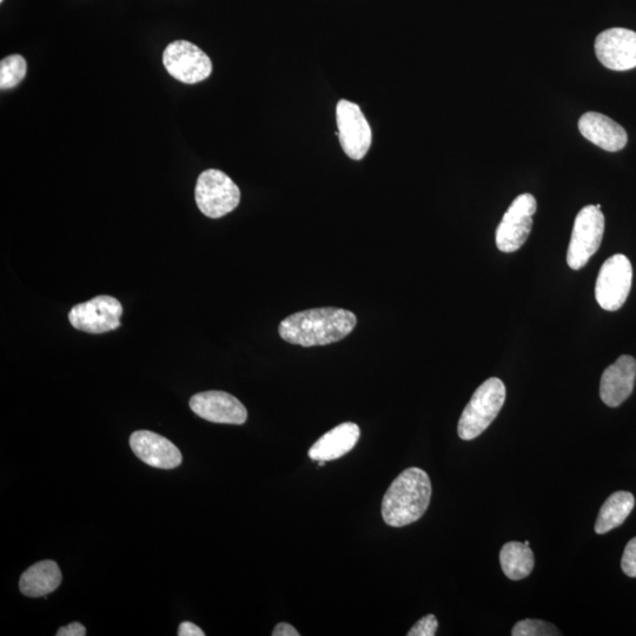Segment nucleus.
I'll return each instance as SVG.
<instances>
[{
	"mask_svg": "<svg viewBox=\"0 0 636 636\" xmlns=\"http://www.w3.org/2000/svg\"><path fill=\"white\" fill-rule=\"evenodd\" d=\"M357 317L341 308H317L284 318L278 327L282 339L301 347L327 346L351 334Z\"/></svg>",
	"mask_w": 636,
	"mask_h": 636,
	"instance_id": "nucleus-1",
	"label": "nucleus"
},
{
	"mask_svg": "<svg viewBox=\"0 0 636 636\" xmlns=\"http://www.w3.org/2000/svg\"><path fill=\"white\" fill-rule=\"evenodd\" d=\"M432 499V482L424 470L409 468L393 481L382 500V516L390 527H404L420 520Z\"/></svg>",
	"mask_w": 636,
	"mask_h": 636,
	"instance_id": "nucleus-2",
	"label": "nucleus"
},
{
	"mask_svg": "<svg viewBox=\"0 0 636 636\" xmlns=\"http://www.w3.org/2000/svg\"><path fill=\"white\" fill-rule=\"evenodd\" d=\"M506 401V387L498 377L483 382L476 389L460 417L457 433L460 439L470 441L476 439L498 417Z\"/></svg>",
	"mask_w": 636,
	"mask_h": 636,
	"instance_id": "nucleus-3",
	"label": "nucleus"
},
{
	"mask_svg": "<svg viewBox=\"0 0 636 636\" xmlns=\"http://www.w3.org/2000/svg\"><path fill=\"white\" fill-rule=\"evenodd\" d=\"M195 198L203 215L221 218L240 204L241 191L224 172L210 169L198 177Z\"/></svg>",
	"mask_w": 636,
	"mask_h": 636,
	"instance_id": "nucleus-4",
	"label": "nucleus"
},
{
	"mask_svg": "<svg viewBox=\"0 0 636 636\" xmlns=\"http://www.w3.org/2000/svg\"><path fill=\"white\" fill-rule=\"evenodd\" d=\"M605 233V216L596 205H587L575 218L567 251L569 268L580 270L599 250Z\"/></svg>",
	"mask_w": 636,
	"mask_h": 636,
	"instance_id": "nucleus-5",
	"label": "nucleus"
},
{
	"mask_svg": "<svg viewBox=\"0 0 636 636\" xmlns=\"http://www.w3.org/2000/svg\"><path fill=\"white\" fill-rule=\"evenodd\" d=\"M633 283V267L625 255H614L602 265L595 284V298L607 311L624 306Z\"/></svg>",
	"mask_w": 636,
	"mask_h": 636,
	"instance_id": "nucleus-6",
	"label": "nucleus"
},
{
	"mask_svg": "<svg viewBox=\"0 0 636 636\" xmlns=\"http://www.w3.org/2000/svg\"><path fill=\"white\" fill-rule=\"evenodd\" d=\"M536 210L538 203L533 195L522 194L515 198L496 230V247L502 253H514L526 243Z\"/></svg>",
	"mask_w": 636,
	"mask_h": 636,
	"instance_id": "nucleus-7",
	"label": "nucleus"
},
{
	"mask_svg": "<svg viewBox=\"0 0 636 636\" xmlns=\"http://www.w3.org/2000/svg\"><path fill=\"white\" fill-rule=\"evenodd\" d=\"M123 307L111 296H97L77 304L69 313L71 326L89 334H105L121 327Z\"/></svg>",
	"mask_w": 636,
	"mask_h": 636,
	"instance_id": "nucleus-8",
	"label": "nucleus"
},
{
	"mask_svg": "<svg viewBox=\"0 0 636 636\" xmlns=\"http://www.w3.org/2000/svg\"><path fill=\"white\" fill-rule=\"evenodd\" d=\"M163 64L172 77L185 84L203 82L212 72L207 53L187 41L169 44L163 53Z\"/></svg>",
	"mask_w": 636,
	"mask_h": 636,
	"instance_id": "nucleus-9",
	"label": "nucleus"
},
{
	"mask_svg": "<svg viewBox=\"0 0 636 636\" xmlns=\"http://www.w3.org/2000/svg\"><path fill=\"white\" fill-rule=\"evenodd\" d=\"M336 135L340 137L342 149L355 161L366 157L373 141V132L360 106L342 99L336 108Z\"/></svg>",
	"mask_w": 636,
	"mask_h": 636,
	"instance_id": "nucleus-10",
	"label": "nucleus"
},
{
	"mask_svg": "<svg viewBox=\"0 0 636 636\" xmlns=\"http://www.w3.org/2000/svg\"><path fill=\"white\" fill-rule=\"evenodd\" d=\"M600 63L613 71L636 68V32L614 28L601 32L595 41Z\"/></svg>",
	"mask_w": 636,
	"mask_h": 636,
	"instance_id": "nucleus-11",
	"label": "nucleus"
},
{
	"mask_svg": "<svg viewBox=\"0 0 636 636\" xmlns=\"http://www.w3.org/2000/svg\"><path fill=\"white\" fill-rule=\"evenodd\" d=\"M190 408L203 420L222 424H244L247 408L235 396L224 392H204L191 397Z\"/></svg>",
	"mask_w": 636,
	"mask_h": 636,
	"instance_id": "nucleus-12",
	"label": "nucleus"
},
{
	"mask_svg": "<svg viewBox=\"0 0 636 636\" xmlns=\"http://www.w3.org/2000/svg\"><path fill=\"white\" fill-rule=\"evenodd\" d=\"M132 452L147 465L159 469H174L183 457L174 443L148 430H138L130 437Z\"/></svg>",
	"mask_w": 636,
	"mask_h": 636,
	"instance_id": "nucleus-13",
	"label": "nucleus"
},
{
	"mask_svg": "<svg viewBox=\"0 0 636 636\" xmlns=\"http://www.w3.org/2000/svg\"><path fill=\"white\" fill-rule=\"evenodd\" d=\"M636 379V360L633 356L622 355L602 374L600 397L606 406H621L632 395Z\"/></svg>",
	"mask_w": 636,
	"mask_h": 636,
	"instance_id": "nucleus-14",
	"label": "nucleus"
},
{
	"mask_svg": "<svg viewBox=\"0 0 636 636\" xmlns=\"http://www.w3.org/2000/svg\"><path fill=\"white\" fill-rule=\"evenodd\" d=\"M581 135L601 149L616 152L628 142L627 132L620 124L599 112H587L579 121Z\"/></svg>",
	"mask_w": 636,
	"mask_h": 636,
	"instance_id": "nucleus-15",
	"label": "nucleus"
},
{
	"mask_svg": "<svg viewBox=\"0 0 636 636\" xmlns=\"http://www.w3.org/2000/svg\"><path fill=\"white\" fill-rule=\"evenodd\" d=\"M360 428L353 422H346L331 429L318 439L309 449L311 460L329 462L340 459L353 450L360 439Z\"/></svg>",
	"mask_w": 636,
	"mask_h": 636,
	"instance_id": "nucleus-16",
	"label": "nucleus"
},
{
	"mask_svg": "<svg viewBox=\"0 0 636 636\" xmlns=\"http://www.w3.org/2000/svg\"><path fill=\"white\" fill-rule=\"evenodd\" d=\"M62 579V572L57 563L45 560L36 563L23 573L19 588L30 598H41L55 592L61 585Z\"/></svg>",
	"mask_w": 636,
	"mask_h": 636,
	"instance_id": "nucleus-17",
	"label": "nucleus"
},
{
	"mask_svg": "<svg viewBox=\"0 0 636 636\" xmlns=\"http://www.w3.org/2000/svg\"><path fill=\"white\" fill-rule=\"evenodd\" d=\"M635 506L634 495L629 492H616L609 496L600 509L595 523V532L606 534L618 528L626 521Z\"/></svg>",
	"mask_w": 636,
	"mask_h": 636,
	"instance_id": "nucleus-18",
	"label": "nucleus"
},
{
	"mask_svg": "<svg viewBox=\"0 0 636 636\" xmlns=\"http://www.w3.org/2000/svg\"><path fill=\"white\" fill-rule=\"evenodd\" d=\"M500 562L507 578L519 581L532 573L535 565L534 553L525 542H508L501 549Z\"/></svg>",
	"mask_w": 636,
	"mask_h": 636,
	"instance_id": "nucleus-19",
	"label": "nucleus"
},
{
	"mask_svg": "<svg viewBox=\"0 0 636 636\" xmlns=\"http://www.w3.org/2000/svg\"><path fill=\"white\" fill-rule=\"evenodd\" d=\"M26 75V62L21 55H12L0 63V89L9 90L21 83Z\"/></svg>",
	"mask_w": 636,
	"mask_h": 636,
	"instance_id": "nucleus-20",
	"label": "nucleus"
},
{
	"mask_svg": "<svg viewBox=\"0 0 636 636\" xmlns=\"http://www.w3.org/2000/svg\"><path fill=\"white\" fill-rule=\"evenodd\" d=\"M513 636H554L561 635L554 625L542 620L527 619L519 621L512 631Z\"/></svg>",
	"mask_w": 636,
	"mask_h": 636,
	"instance_id": "nucleus-21",
	"label": "nucleus"
},
{
	"mask_svg": "<svg viewBox=\"0 0 636 636\" xmlns=\"http://www.w3.org/2000/svg\"><path fill=\"white\" fill-rule=\"evenodd\" d=\"M439 628V621L433 614L424 616L416 625L410 629L408 636H434Z\"/></svg>",
	"mask_w": 636,
	"mask_h": 636,
	"instance_id": "nucleus-22",
	"label": "nucleus"
},
{
	"mask_svg": "<svg viewBox=\"0 0 636 636\" xmlns=\"http://www.w3.org/2000/svg\"><path fill=\"white\" fill-rule=\"evenodd\" d=\"M621 568L629 578H636V538L627 543L622 555Z\"/></svg>",
	"mask_w": 636,
	"mask_h": 636,
	"instance_id": "nucleus-23",
	"label": "nucleus"
},
{
	"mask_svg": "<svg viewBox=\"0 0 636 636\" xmlns=\"http://www.w3.org/2000/svg\"><path fill=\"white\" fill-rule=\"evenodd\" d=\"M86 635V628L81 622H72V624L59 628L57 636H84Z\"/></svg>",
	"mask_w": 636,
	"mask_h": 636,
	"instance_id": "nucleus-24",
	"label": "nucleus"
},
{
	"mask_svg": "<svg viewBox=\"0 0 636 636\" xmlns=\"http://www.w3.org/2000/svg\"><path fill=\"white\" fill-rule=\"evenodd\" d=\"M178 635L180 636H204L205 633L202 629L192 622H182L180 627H178Z\"/></svg>",
	"mask_w": 636,
	"mask_h": 636,
	"instance_id": "nucleus-25",
	"label": "nucleus"
},
{
	"mask_svg": "<svg viewBox=\"0 0 636 636\" xmlns=\"http://www.w3.org/2000/svg\"><path fill=\"white\" fill-rule=\"evenodd\" d=\"M273 636H300V633L293 626L281 622L275 627Z\"/></svg>",
	"mask_w": 636,
	"mask_h": 636,
	"instance_id": "nucleus-26",
	"label": "nucleus"
},
{
	"mask_svg": "<svg viewBox=\"0 0 636 636\" xmlns=\"http://www.w3.org/2000/svg\"><path fill=\"white\" fill-rule=\"evenodd\" d=\"M0 2H3V0H0Z\"/></svg>",
	"mask_w": 636,
	"mask_h": 636,
	"instance_id": "nucleus-27",
	"label": "nucleus"
}]
</instances>
